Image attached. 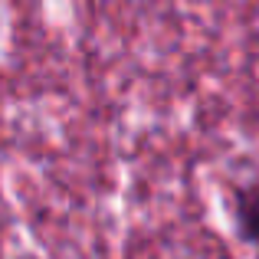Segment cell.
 Returning <instances> with one entry per match:
<instances>
[{"label": "cell", "mask_w": 259, "mask_h": 259, "mask_svg": "<svg viewBox=\"0 0 259 259\" xmlns=\"http://www.w3.org/2000/svg\"><path fill=\"white\" fill-rule=\"evenodd\" d=\"M233 217H236L240 233L246 236L249 243H259V184H246V187L236 194Z\"/></svg>", "instance_id": "6da1fadb"}]
</instances>
